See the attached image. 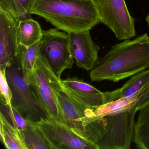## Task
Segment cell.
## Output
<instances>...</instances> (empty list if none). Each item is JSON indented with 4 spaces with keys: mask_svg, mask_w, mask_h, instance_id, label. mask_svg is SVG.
I'll list each match as a JSON object with an SVG mask.
<instances>
[{
    "mask_svg": "<svg viewBox=\"0 0 149 149\" xmlns=\"http://www.w3.org/2000/svg\"><path fill=\"white\" fill-rule=\"evenodd\" d=\"M64 89L77 101L95 108L118 99L120 89L103 92L77 77L62 80Z\"/></svg>",
    "mask_w": 149,
    "mask_h": 149,
    "instance_id": "obj_9",
    "label": "cell"
},
{
    "mask_svg": "<svg viewBox=\"0 0 149 149\" xmlns=\"http://www.w3.org/2000/svg\"><path fill=\"white\" fill-rule=\"evenodd\" d=\"M31 14L67 33L90 31L101 22L94 0H35Z\"/></svg>",
    "mask_w": 149,
    "mask_h": 149,
    "instance_id": "obj_3",
    "label": "cell"
},
{
    "mask_svg": "<svg viewBox=\"0 0 149 149\" xmlns=\"http://www.w3.org/2000/svg\"><path fill=\"white\" fill-rule=\"evenodd\" d=\"M89 32L67 33L70 48L77 66L87 71H90L97 61L100 49Z\"/></svg>",
    "mask_w": 149,
    "mask_h": 149,
    "instance_id": "obj_11",
    "label": "cell"
},
{
    "mask_svg": "<svg viewBox=\"0 0 149 149\" xmlns=\"http://www.w3.org/2000/svg\"><path fill=\"white\" fill-rule=\"evenodd\" d=\"M30 84L47 117L64 124L58 101V95L63 88L61 77L51 68L47 60L40 54L33 69L25 78Z\"/></svg>",
    "mask_w": 149,
    "mask_h": 149,
    "instance_id": "obj_4",
    "label": "cell"
},
{
    "mask_svg": "<svg viewBox=\"0 0 149 149\" xmlns=\"http://www.w3.org/2000/svg\"><path fill=\"white\" fill-rule=\"evenodd\" d=\"M40 54L47 60L55 74L61 77L64 70L72 69L75 62L70 48L68 33L57 29L43 31Z\"/></svg>",
    "mask_w": 149,
    "mask_h": 149,
    "instance_id": "obj_7",
    "label": "cell"
},
{
    "mask_svg": "<svg viewBox=\"0 0 149 149\" xmlns=\"http://www.w3.org/2000/svg\"><path fill=\"white\" fill-rule=\"evenodd\" d=\"M0 139L7 149H28L20 131L0 113Z\"/></svg>",
    "mask_w": 149,
    "mask_h": 149,
    "instance_id": "obj_13",
    "label": "cell"
},
{
    "mask_svg": "<svg viewBox=\"0 0 149 149\" xmlns=\"http://www.w3.org/2000/svg\"><path fill=\"white\" fill-rule=\"evenodd\" d=\"M17 21L7 10L0 7V70H6L18 54Z\"/></svg>",
    "mask_w": 149,
    "mask_h": 149,
    "instance_id": "obj_10",
    "label": "cell"
},
{
    "mask_svg": "<svg viewBox=\"0 0 149 149\" xmlns=\"http://www.w3.org/2000/svg\"><path fill=\"white\" fill-rule=\"evenodd\" d=\"M35 124L53 149H98L90 141L78 136L62 123L46 117Z\"/></svg>",
    "mask_w": 149,
    "mask_h": 149,
    "instance_id": "obj_8",
    "label": "cell"
},
{
    "mask_svg": "<svg viewBox=\"0 0 149 149\" xmlns=\"http://www.w3.org/2000/svg\"><path fill=\"white\" fill-rule=\"evenodd\" d=\"M39 22L32 18L17 22V35L19 45L29 47L41 40L43 36Z\"/></svg>",
    "mask_w": 149,
    "mask_h": 149,
    "instance_id": "obj_12",
    "label": "cell"
},
{
    "mask_svg": "<svg viewBox=\"0 0 149 149\" xmlns=\"http://www.w3.org/2000/svg\"><path fill=\"white\" fill-rule=\"evenodd\" d=\"M138 97L118 98L91 108L84 124V138L98 149H130Z\"/></svg>",
    "mask_w": 149,
    "mask_h": 149,
    "instance_id": "obj_1",
    "label": "cell"
},
{
    "mask_svg": "<svg viewBox=\"0 0 149 149\" xmlns=\"http://www.w3.org/2000/svg\"><path fill=\"white\" fill-rule=\"evenodd\" d=\"M149 87V69L134 75L122 88L119 98L132 99L139 95Z\"/></svg>",
    "mask_w": 149,
    "mask_h": 149,
    "instance_id": "obj_16",
    "label": "cell"
},
{
    "mask_svg": "<svg viewBox=\"0 0 149 149\" xmlns=\"http://www.w3.org/2000/svg\"><path fill=\"white\" fill-rule=\"evenodd\" d=\"M149 68V36L146 33L134 40L116 44L90 70L92 81L118 82Z\"/></svg>",
    "mask_w": 149,
    "mask_h": 149,
    "instance_id": "obj_2",
    "label": "cell"
},
{
    "mask_svg": "<svg viewBox=\"0 0 149 149\" xmlns=\"http://www.w3.org/2000/svg\"><path fill=\"white\" fill-rule=\"evenodd\" d=\"M135 124L133 141L138 148L149 149V103L139 110Z\"/></svg>",
    "mask_w": 149,
    "mask_h": 149,
    "instance_id": "obj_15",
    "label": "cell"
},
{
    "mask_svg": "<svg viewBox=\"0 0 149 149\" xmlns=\"http://www.w3.org/2000/svg\"><path fill=\"white\" fill-rule=\"evenodd\" d=\"M42 43V42L40 40L29 47L19 45L18 54L15 59L25 78H26L33 69L40 55Z\"/></svg>",
    "mask_w": 149,
    "mask_h": 149,
    "instance_id": "obj_14",
    "label": "cell"
},
{
    "mask_svg": "<svg viewBox=\"0 0 149 149\" xmlns=\"http://www.w3.org/2000/svg\"><path fill=\"white\" fill-rule=\"evenodd\" d=\"M148 103H149V87L139 96L136 104L137 111Z\"/></svg>",
    "mask_w": 149,
    "mask_h": 149,
    "instance_id": "obj_21",
    "label": "cell"
},
{
    "mask_svg": "<svg viewBox=\"0 0 149 149\" xmlns=\"http://www.w3.org/2000/svg\"><path fill=\"white\" fill-rule=\"evenodd\" d=\"M8 121L15 128L20 131L26 128L34 122L26 119L15 108L1 103V111Z\"/></svg>",
    "mask_w": 149,
    "mask_h": 149,
    "instance_id": "obj_18",
    "label": "cell"
},
{
    "mask_svg": "<svg viewBox=\"0 0 149 149\" xmlns=\"http://www.w3.org/2000/svg\"><path fill=\"white\" fill-rule=\"evenodd\" d=\"M0 91L1 103L12 106V91L6 76V70H0Z\"/></svg>",
    "mask_w": 149,
    "mask_h": 149,
    "instance_id": "obj_19",
    "label": "cell"
},
{
    "mask_svg": "<svg viewBox=\"0 0 149 149\" xmlns=\"http://www.w3.org/2000/svg\"><path fill=\"white\" fill-rule=\"evenodd\" d=\"M101 18V22L109 29L118 40L136 36L134 19L125 0H94Z\"/></svg>",
    "mask_w": 149,
    "mask_h": 149,
    "instance_id": "obj_6",
    "label": "cell"
},
{
    "mask_svg": "<svg viewBox=\"0 0 149 149\" xmlns=\"http://www.w3.org/2000/svg\"><path fill=\"white\" fill-rule=\"evenodd\" d=\"M13 63V62L6 70L7 80L13 95L12 106L23 117L33 122H37L47 117L35 93L22 75L19 65H14Z\"/></svg>",
    "mask_w": 149,
    "mask_h": 149,
    "instance_id": "obj_5",
    "label": "cell"
},
{
    "mask_svg": "<svg viewBox=\"0 0 149 149\" xmlns=\"http://www.w3.org/2000/svg\"><path fill=\"white\" fill-rule=\"evenodd\" d=\"M35 0H15L19 20L31 18V11Z\"/></svg>",
    "mask_w": 149,
    "mask_h": 149,
    "instance_id": "obj_20",
    "label": "cell"
},
{
    "mask_svg": "<svg viewBox=\"0 0 149 149\" xmlns=\"http://www.w3.org/2000/svg\"><path fill=\"white\" fill-rule=\"evenodd\" d=\"M20 132L28 149H53L35 122Z\"/></svg>",
    "mask_w": 149,
    "mask_h": 149,
    "instance_id": "obj_17",
    "label": "cell"
},
{
    "mask_svg": "<svg viewBox=\"0 0 149 149\" xmlns=\"http://www.w3.org/2000/svg\"><path fill=\"white\" fill-rule=\"evenodd\" d=\"M146 21V22H147V24H148V27H149V15L146 16V18L145 19Z\"/></svg>",
    "mask_w": 149,
    "mask_h": 149,
    "instance_id": "obj_22",
    "label": "cell"
}]
</instances>
